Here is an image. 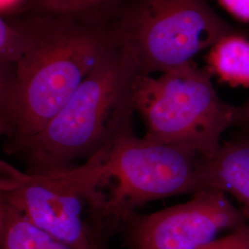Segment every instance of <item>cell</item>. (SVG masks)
Returning a JSON list of instances; mask_svg holds the SVG:
<instances>
[{
  "label": "cell",
  "mask_w": 249,
  "mask_h": 249,
  "mask_svg": "<svg viewBox=\"0 0 249 249\" xmlns=\"http://www.w3.org/2000/svg\"><path fill=\"white\" fill-rule=\"evenodd\" d=\"M26 45L11 65L0 66V133L5 151L41 132L122 36L116 24L88 25L20 14Z\"/></svg>",
  "instance_id": "6da1fadb"
},
{
  "label": "cell",
  "mask_w": 249,
  "mask_h": 249,
  "mask_svg": "<svg viewBox=\"0 0 249 249\" xmlns=\"http://www.w3.org/2000/svg\"><path fill=\"white\" fill-rule=\"evenodd\" d=\"M203 189L229 194L249 211V134L223 142L213 157H202L199 190Z\"/></svg>",
  "instance_id": "ba28073f"
},
{
  "label": "cell",
  "mask_w": 249,
  "mask_h": 249,
  "mask_svg": "<svg viewBox=\"0 0 249 249\" xmlns=\"http://www.w3.org/2000/svg\"><path fill=\"white\" fill-rule=\"evenodd\" d=\"M198 249H249V222Z\"/></svg>",
  "instance_id": "7c38bea8"
},
{
  "label": "cell",
  "mask_w": 249,
  "mask_h": 249,
  "mask_svg": "<svg viewBox=\"0 0 249 249\" xmlns=\"http://www.w3.org/2000/svg\"><path fill=\"white\" fill-rule=\"evenodd\" d=\"M126 0H29L17 14L65 18L88 25L116 23Z\"/></svg>",
  "instance_id": "9c48e42d"
},
{
  "label": "cell",
  "mask_w": 249,
  "mask_h": 249,
  "mask_svg": "<svg viewBox=\"0 0 249 249\" xmlns=\"http://www.w3.org/2000/svg\"><path fill=\"white\" fill-rule=\"evenodd\" d=\"M242 211L244 212V213L246 215V217H247V219H248V221L249 222V210H244V209H242Z\"/></svg>",
  "instance_id": "2e32d148"
},
{
  "label": "cell",
  "mask_w": 249,
  "mask_h": 249,
  "mask_svg": "<svg viewBox=\"0 0 249 249\" xmlns=\"http://www.w3.org/2000/svg\"><path fill=\"white\" fill-rule=\"evenodd\" d=\"M207 69L231 86L249 87V39L245 34L225 36L210 48Z\"/></svg>",
  "instance_id": "30bf717a"
},
{
  "label": "cell",
  "mask_w": 249,
  "mask_h": 249,
  "mask_svg": "<svg viewBox=\"0 0 249 249\" xmlns=\"http://www.w3.org/2000/svg\"><path fill=\"white\" fill-rule=\"evenodd\" d=\"M109 144L68 169L33 173L0 160V202L75 249H106L113 236L101 188Z\"/></svg>",
  "instance_id": "3957f363"
},
{
  "label": "cell",
  "mask_w": 249,
  "mask_h": 249,
  "mask_svg": "<svg viewBox=\"0 0 249 249\" xmlns=\"http://www.w3.org/2000/svg\"><path fill=\"white\" fill-rule=\"evenodd\" d=\"M232 17L249 22V0H216Z\"/></svg>",
  "instance_id": "4fadbf2b"
},
{
  "label": "cell",
  "mask_w": 249,
  "mask_h": 249,
  "mask_svg": "<svg viewBox=\"0 0 249 249\" xmlns=\"http://www.w3.org/2000/svg\"><path fill=\"white\" fill-rule=\"evenodd\" d=\"M29 0H0L1 16H10L18 13Z\"/></svg>",
  "instance_id": "5bb4252c"
},
{
  "label": "cell",
  "mask_w": 249,
  "mask_h": 249,
  "mask_svg": "<svg viewBox=\"0 0 249 249\" xmlns=\"http://www.w3.org/2000/svg\"><path fill=\"white\" fill-rule=\"evenodd\" d=\"M249 134V99L241 107H237L235 124Z\"/></svg>",
  "instance_id": "9a60e30c"
},
{
  "label": "cell",
  "mask_w": 249,
  "mask_h": 249,
  "mask_svg": "<svg viewBox=\"0 0 249 249\" xmlns=\"http://www.w3.org/2000/svg\"><path fill=\"white\" fill-rule=\"evenodd\" d=\"M139 73L133 48L122 38L41 132L6 152L33 173L68 169L77 160L89 159L132 117L130 93Z\"/></svg>",
  "instance_id": "7a4b0ae2"
},
{
  "label": "cell",
  "mask_w": 249,
  "mask_h": 249,
  "mask_svg": "<svg viewBox=\"0 0 249 249\" xmlns=\"http://www.w3.org/2000/svg\"><path fill=\"white\" fill-rule=\"evenodd\" d=\"M212 76L195 62L156 78L139 73L131 87L130 107L145 124L143 138L213 157L223 134L235 124L237 107L220 98Z\"/></svg>",
  "instance_id": "277c9868"
},
{
  "label": "cell",
  "mask_w": 249,
  "mask_h": 249,
  "mask_svg": "<svg viewBox=\"0 0 249 249\" xmlns=\"http://www.w3.org/2000/svg\"><path fill=\"white\" fill-rule=\"evenodd\" d=\"M115 24L145 75L194 62L197 53L223 37L244 34L206 0H126Z\"/></svg>",
  "instance_id": "8992f818"
},
{
  "label": "cell",
  "mask_w": 249,
  "mask_h": 249,
  "mask_svg": "<svg viewBox=\"0 0 249 249\" xmlns=\"http://www.w3.org/2000/svg\"><path fill=\"white\" fill-rule=\"evenodd\" d=\"M249 222L219 190L203 189L190 200L150 214H131L120 233L127 249H198L224 230Z\"/></svg>",
  "instance_id": "52a82bcc"
},
{
  "label": "cell",
  "mask_w": 249,
  "mask_h": 249,
  "mask_svg": "<svg viewBox=\"0 0 249 249\" xmlns=\"http://www.w3.org/2000/svg\"><path fill=\"white\" fill-rule=\"evenodd\" d=\"M201 159L187 147L137 137L127 119L109 144L101 179L112 235L143 204L199 191Z\"/></svg>",
  "instance_id": "5b68a950"
},
{
  "label": "cell",
  "mask_w": 249,
  "mask_h": 249,
  "mask_svg": "<svg viewBox=\"0 0 249 249\" xmlns=\"http://www.w3.org/2000/svg\"><path fill=\"white\" fill-rule=\"evenodd\" d=\"M0 249H75L0 202Z\"/></svg>",
  "instance_id": "8fae6325"
}]
</instances>
